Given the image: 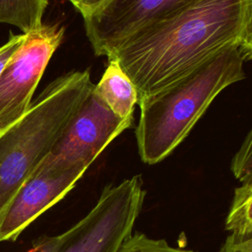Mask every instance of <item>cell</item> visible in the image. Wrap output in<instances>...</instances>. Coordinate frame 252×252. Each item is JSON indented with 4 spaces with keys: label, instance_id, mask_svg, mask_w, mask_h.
<instances>
[{
    "label": "cell",
    "instance_id": "1",
    "mask_svg": "<svg viewBox=\"0 0 252 252\" xmlns=\"http://www.w3.org/2000/svg\"><path fill=\"white\" fill-rule=\"evenodd\" d=\"M236 41L252 42V0H197L138 32L107 57L119 63L139 100Z\"/></svg>",
    "mask_w": 252,
    "mask_h": 252
},
{
    "label": "cell",
    "instance_id": "2",
    "mask_svg": "<svg viewBox=\"0 0 252 252\" xmlns=\"http://www.w3.org/2000/svg\"><path fill=\"white\" fill-rule=\"evenodd\" d=\"M252 42L236 41L159 92L138 100L135 129L141 159L155 164L165 158L189 134L214 98L245 78Z\"/></svg>",
    "mask_w": 252,
    "mask_h": 252
},
{
    "label": "cell",
    "instance_id": "3",
    "mask_svg": "<svg viewBox=\"0 0 252 252\" xmlns=\"http://www.w3.org/2000/svg\"><path fill=\"white\" fill-rule=\"evenodd\" d=\"M94 86L89 70L61 75L31 102L16 122L0 133V213L50 154Z\"/></svg>",
    "mask_w": 252,
    "mask_h": 252
},
{
    "label": "cell",
    "instance_id": "4",
    "mask_svg": "<svg viewBox=\"0 0 252 252\" xmlns=\"http://www.w3.org/2000/svg\"><path fill=\"white\" fill-rule=\"evenodd\" d=\"M146 190L141 175L103 188L93 209L61 234L44 236L51 252H117L133 233Z\"/></svg>",
    "mask_w": 252,
    "mask_h": 252
},
{
    "label": "cell",
    "instance_id": "5",
    "mask_svg": "<svg viewBox=\"0 0 252 252\" xmlns=\"http://www.w3.org/2000/svg\"><path fill=\"white\" fill-rule=\"evenodd\" d=\"M64 37V28L41 24L25 38L0 76V133L28 109L44 70Z\"/></svg>",
    "mask_w": 252,
    "mask_h": 252
},
{
    "label": "cell",
    "instance_id": "6",
    "mask_svg": "<svg viewBox=\"0 0 252 252\" xmlns=\"http://www.w3.org/2000/svg\"><path fill=\"white\" fill-rule=\"evenodd\" d=\"M88 168L47 155L0 213V241L16 240L35 219L63 199Z\"/></svg>",
    "mask_w": 252,
    "mask_h": 252
},
{
    "label": "cell",
    "instance_id": "7",
    "mask_svg": "<svg viewBox=\"0 0 252 252\" xmlns=\"http://www.w3.org/2000/svg\"><path fill=\"white\" fill-rule=\"evenodd\" d=\"M197 0H104L83 17L94 54L109 55L138 32Z\"/></svg>",
    "mask_w": 252,
    "mask_h": 252
},
{
    "label": "cell",
    "instance_id": "8",
    "mask_svg": "<svg viewBox=\"0 0 252 252\" xmlns=\"http://www.w3.org/2000/svg\"><path fill=\"white\" fill-rule=\"evenodd\" d=\"M133 116L112 112L94 92L88 94L64 127L50 154L71 163L90 166L124 130L133 126Z\"/></svg>",
    "mask_w": 252,
    "mask_h": 252
},
{
    "label": "cell",
    "instance_id": "9",
    "mask_svg": "<svg viewBox=\"0 0 252 252\" xmlns=\"http://www.w3.org/2000/svg\"><path fill=\"white\" fill-rule=\"evenodd\" d=\"M106 69L99 82L94 86V92L117 116L128 118L133 116L138 94L129 77L119 63L107 57Z\"/></svg>",
    "mask_w": 252,
    "mask_h": 252
},
{
    "label": "cell",
    "instance_id": "10",
    "mask_svg": "<svg viewBox=\"0 0 252 252\" xmlns=\"http://www.w3.org/2000/svg\"><path fill=\"white\" fill-rule=\"evenodd\" d=\"M47 4V0H0V23L29 32L41 26Z\"/></svg>",
    "mask_w": 252,
    "mask_h": 252
},
{
    "label": "cell",
    "instance_id": "11",
    "mask_svg": "<svg viewBox=\"0 0 252 252\" xmlns=\"http://www.w3.org/2000/svg\"><path fill=\"white\" fill-rule=\"evenodd\" d=\"M225 229L238 238H252V183H243L234 190Z\"/></svg>",
    "mask_w": 252,
    "mask_h": 252
},
{
    "label": "cell",
    "instance_id": "12",
    "mask_svg": "<svg viewBox=\"0 0 252 252\" xmlns=\"http://www.w3.org/2000/svg\"><path fill=\"white\" fill-rule=\"evenodd\" d=\"M117 252H194L171 247L163 239H153L142 232L132 233Z\"/></svg>",
    "mask_w": 252,
    "mask_h": 252
},
{
    "label": "cell",
    "instance_id": "13",
    "mask_svg": "<svg viewBox=\"0 0 252 252\" xmlns=\"http://www.w3.org/2000/svg\"><path fill=\"white\" fill-rule=\"evenodd\" d=\"M231 170L241 184L252 183V132L249 131L231 161Z\"/></svg>",
    "mask_w": 252,
    "mask_h": 252
},
{
    "label": "cell",
    "instance_id": "14",
    "mask_svg": "<svg viewBox=\"0 0 252 252\" xmlns=\"http://www.w3.org/2000/svg\"><path fill=\"white\" fill-rule=\"evenodd\" d=\"M24 38H25V33L14 34L10 32V37L8 41L4 43L2 46H0V76L4 71L6 65L10 61L11 57L13 56V54L22 44Z\"/></svg>",
    "mask_w": 252,
    "mask_h": 252
},
{
    "label": "cell",
    "instance_id": "15",
    "mask_svg": "<svg viewBox=\"0 0 252 252\" xmlns=\"http://www.w3.org/2000/svg\"><path fill=\"white\" fill-rule=\"evenodd\" d=\"M219 252H252V238L241 239L229 234Z\"/></svg>",
    "mask_w": 252,
    "mask_h": 252
},
{
    "label": "cell",
    "instance_id": "16",
    "mask_svg": "<svg viewBox=\"0 0 252 252\" xmlns=\"http://www.w3.org/2000/svg\"><path fill=\"white\" fill-rule=\"evenodd\" d=\"M103 1L104 0H72L71 3L84 17Z\"/></svg>",
    "mask_w": 252,
    "mask_h": 252
},
{
    "label": "cell",
    "instance_id": "17",
    "mask_svg": "<svg viewBox=\"0 0 252 252\" xmlns=\"http://www.w3.org/2000/svg\"><path fill=\"white\" fill-rule=\"evenodd\" d=\"M27 252H51V251H50V249H49V247H48V245L46 243L45 237L43 236V237L38 238L34 242L32 248L31 250L27 251Z\"/></svg>",
    "mask_w": 252,
    "mask_h": 252
},
{
    "label": "cell",
    "instance_id": "18",
    "mask_svg": "<svg viewBox=\"0 0 252 252\" xmlns=\"http://www.w3.org/2000/svg\"><path fill=\"white\" fill-rule=\"evenodd\" d=\"M69 1H70V2H71V1H72V0H69Z\"/></svg>",
    "mask_w": 252,
    "mask_h": 252
}]
</instances>
